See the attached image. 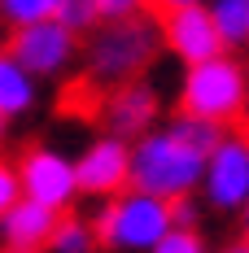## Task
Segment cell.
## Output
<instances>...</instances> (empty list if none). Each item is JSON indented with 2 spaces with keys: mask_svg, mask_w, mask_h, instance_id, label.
Returning a JSON list of instances; mask_svg holds the SVG:
<instances>
[{
  "mask_svg": "<svg viewBox=\"0 0 249 253\" xmlns=\"http://www.w3.org/2000/svg\"><path fill=\"white\" fill-rule=\"evenodd\" d=\"M157 48H162V26L149 13L97 22L83 48V75L92 87H123L153 66Z\"/></svg>",
  "mask_w": 249,
  "mask_h": 253,
  "instance_id": "obj_1",
  "label": "cell"
},
{
  "mask_svg": "<svg viewBox=\"0 0 249 253\" xmlns=\"http://www.w3.org/2000/svg\"><path fill=\"white\" fill-rule=\"evenodd\" d=\"M201 170H205V153L184 144L171 126H153L140 140H131V175L127 188L149 192L162 201H179V197H197Z\"/></svg>",
  "mask_w": 249,
  "mask_h": 253,
  "instance_id": "obj_2",
  "label": "cell"
},
{
  "mask_svg": "<svg viewBox=\"0 0 249 253\" xmlns=\"http://www.w3.org/2000/svg\"><path fill=\"white\" fill-rule=\"evenodd\" d=\"M179 114L205 118L214 126H236L249 114V70L236 52H219L210 61L188 66L179 79Z\"/></svg>",
  "mask_w": 249,
  "mask_h": 253,
  "instance_id": "obj_3",
  "label": "cell"
},
{
  "mask_svg": "<svg viewBox=\"0 0 249 253\" xmlns=\"http://www.w3.org/2000/svg\"><path fill=\"white\" fill-rule=\"evenodd\" d=\"M171 201L149 197V192H136L127 188L118 197L100 205V214L92 218L97 231V245L109 253H149L166 231H171Z\"/></svg>",
  "mask_w": 249,
  "mask_h": 253,
  "instance_id": "obj_4",
  "label": "cell"
},
{
  "mask_svg": "<svg viewBox=\"0 0 249 253\" xmlns=\"http://www.w3.org/2000/svg\"><path fill=\"white\" fill-rule=\"evenodd\" d=\"M201 205L219 214H241L249 201V131H227L214 149L205 153L201 170Z\"/></svg>",
  "mask_w": 249,
  "mask_h": 253,
  "instance_id": "obj_5",
  "label": "cell"
},
{
  "mask_svg": "<svg viewBox=\"0 0 249 253\" xmlns=\"http://www.w3.org/2000/svg\"><path fill=\"white\" fill-rule=\"evenodd\" d=\"M13 166H18V183H22L26 201L49 205L52 214H70V205L79 201V179L70 153L52 149V144H31Z\"/></svg>",
  "mask_w": 249,
  "mask_h": 253,
  "instance_id": "obj_6",
  "label": "cell"
},
{
  "mask_svg": "<svg viewBox=\"0 0 249 253\" xmlns=\"http://www.w3.org/2000/svg\"><path fill=\"white\" fill-rule=\"evenodd\" d=\"M9 57L22 66L26 75L35 79H61L70 66H75L79 57V35L70 31L66 22H31V26H18L13 35H9Z\"/></svg>",
  "mask_w": 249,
  "mask_h": 253,
  "instance_id": "obj_7",
  "label": "cell"
},
{
  "mask_svg": "<svg viewBox=\"0 0 249 253\" xmlns=\"http://www.w3.org/2000/svg\"><path fill=\"white\" fill-rule=\"evenodd\" d=\"M127 175H131V144L118 135H97L88 149L75 157V179L79 197H118L127 192Z\"/></svg>",
  "mask_w": 249,
  "mask_h": 253,
  "instance_id": "obj_8",
  "label": "cell"
},
{
  "mask_svg": "<svg viewBox=\"0 0 249 253\" xmlns=\"http://www.w3.org/2000/svg\"><path fill=\"white\" fill-rule=\"evenodd\" d=\"M157 87L149 79H131L123 87H109V96L100 101V123H105V135H118V140H140L145 131H153L157 123Z\"/></svg>",
  "mask_w": 249,
  "mask_h": 253,
  "instance_id": "obj_9",
  "label": "cell"
},
{
  "mask_svg": "<svg viewBox=\"0 0 249 253\" xmlns=\"http://www.w3.org/2000/svg\"><path fill=\"white\" fill-rule=\"evenodd\" d=\"M162 44L184 61V66H197V61H210V57H219L223 48V40H219V26L210 18V9L205 4H188V9H171V13H162Z\"/></svg>",
  "mask_w": 249,
  "mask_h": 253,
  "instance_id": "obj_10",
  "label": "cell"
},
{
  "mask_svg": "<svg viewBox=\"0 0 249 253\" xmlns=\"http://www.w3.org/2000/svg\"><path fill=\"white\" fill-rule=\"evenodd\" d=\"M57 218H61V214H52L49 205L26 201V197H22L18 205H9L4 218H0V245H4V249H31V253H40L44 245H49Z\"/></svg>",
  "mask_w": 249,
  "mask_h": 253,
  "instance_id": "obj_11",
  "label": "cell"
},
{
  "mask_svg": "<svg viewBox=\"0 0 249 253\" xmlns=\"http://www.w3.org/2000/svg\"><path fill=\"white\" fill-rule=\"evenodd\" d=\"M35 101H40V79L26 75L22 66H18L9 52L0 48V114L13 123V118L31 114V109H35Z\"/></svg>",
  "mask_w": 249,
  "mask_h": 253,
  "instance_id": "obj_12",
  "label": "cell"
},
{
  "mask_svg": "<svg viewBox=\"0 0 249 253\" xmlns=\"http://www.w3.org/2000/svg\"><path fill=\"white\" fill-rule=\"evenodd\" d=\"M205 9H210V18L219 26V40H223L227 52L249 44V0H210Z\"/></svg>",
  "mask_w": 249,
  "mask_h": 253,
  "instance_id": "obj_13",
  "label": "cell"
},
{
  "mask_svg": "<svg viewBox=\"0 0 249 253\" xmlns=\"http://www.w3.org/2000/svg\"><path fill=\"white\" fill-rule=\"evenodd\" d=\"M44 249H49V253H97L100 245H97V231H92L88 218H79V214H61Z\"/></svg>",
  "mask_w": 249,
  "mask_h": 253,
  "instance_id": "obj_14",
  "label": "cell"
},
{
  "mask_svg": "<svg viewBox=\"0 0 249 253\" xmlns=\"http://www.w3.org/2000/svg\"><path fill=\"white\" fill-rule=\"evenodd\" d=\"M171 131L184 140V144H193V149H201V153H210L227 135V126H214V123H205V118H193V114H179V118L171 123Z\"/></svg>",
  "mask_w": 249,
  "mask_h": 253,
  "instance_id": "obj_15",
  "label": "cell"
},
{
  "mask_svg": "<svg viewBox=\"0 0 249 253\" xmlns=\"http://www.w3.org/2000/svg\"><path fill=\"white\" fill-rule=\"evenodd\" d=\"M49 18H57V0H0V22H9L13 31Z\"/></svg>",
  "mask_w": 249,
  "mask_h": 253,
  "instance_id": "obj_16",
  "label": "cell"
},
{
  "mask_svg": "<svg viewBox=\"0 0 249 253\" xmlns=\"http://www.w3.org/2000/svg\"><path fill=\"white\" fill-rule=\"evenodd\" d=\"M57 22H66L75 35L100 22V0H57Z\"/></svg>",
  "mask_w": 249,
  "mask_h": 253,
  "instance_id": "obj_17",
  "label": "cell"
},
{
  "mask_svg": "<svg viewBox=\"0 0 249 253\" xmlns=\"http://www.w3.org/2000/svg\"><path fill=\"white\" fill-rule=\"evenodd\" d=\"M149 253H210V245H205L201 227H171Z\"/></svg>",
  "mask_w": 249,
  "mask_h": 253,
  "instance_id": "obj_18",
  "label": "cell"
},
{
  "mask_svg": "<svg viewBox=\"0 0 249 253\" xmlns=\"http://www.w3.org/2000/svg\"><path fill=\"white\" fill-rule=\"evenodd\" d=\"M18 201H22V183H18V166L0 157V218H4V210H9V205H18Z\"/></svg>",
  "mask_w": 249,
  "mask_h": 253,
  "instance_id": "obj_19",
  "label": "cell"
},
{
  "mask_svg": "<svg viewBox=\"0 0 249 253\" xmlns=\"http://www.w3.org/2000/svg\"><path fill=\"white\" fill-rule=\"evenodd\" d=\"M145 4H153V0H100V22L136 18V13H145Z\"/></svg>",
  "mask_w": 249,
  "mask_h": 253,
  "instance_id": "obj_20",
  "label": "cell"
},
{
  "mask_svg": "<svg viewBox=\"0 0 249 253\" xmlns=\"http://www.w3.org/2000/svg\"><path fill=\"white\" fill-rule=\"evenodd\" d=\"M171 223H175V227H197V223H201L197 197H179V201H171Z\"/></svg>",
  "mask_w": 249,
  "mask_h": 253,
  "instance_id": "obj_21",
  "label": "cell"
},
{
  "mask_svg": "<svg viewBox=\"0 0 249 253\" xmlns=\"http://www.w3.org/2000/svg\"><path fill=\"white\" fill-rule=\"evenodd\" d=\"M162 13H171V9H188V4H205V0H153Z\"/></svg>",
  "mask_w": 249,
  "mask_h": 253,
  "instance_id": "obj_22",
  "label": "cell"
},
{
  "mask_svg": "<svg viewBox=\"0 0 249 253\" xmlns=\"http://www.w3.org/2000/svg\"><path fill=\"white\" fill-rule=\"evenodd\" d=\"M219 253H249V236H245V240H232V245L219 249Z\"/></svg>",
  "mask_w": 249,
  "mask_h": 253,
  "instance_id": "obj_23",
  "label": "cell"
},
{
  "mask_svg": "<svg viewBox=\"0 0 249 253\" xmlns=\"http://www.w3.org/2000/svg\"><path fill=\"white\" fill-rule=\"evenodd\" d=\"M241 223H245V236H249V201H245V210H241Z\"/></svg>",
  "mask_w": 249,
  "mask_h": 253,
  "instance_id": "obj_24",
  "label": "cell"
},
{
  "mask_svg": "<svg viewBox=\"0 0 249 253\" xmlns=\"http://www.w3.org/2000/svg\"><path fill=\"white\" fill-rule=\"evenodd\" d=\"M4 135H9V118L0 114V140H4Z\"/></svg>",
  "mask_w": 249,
  "mask_h": 253,
  "instance_id": "obj_25",
  "label": "cell"
},
{
  "mask_svg": "<svg viewBox=\"0 0 249 253\" xmlns=\"http://www.w3.org/2000/svg\"><path fill=\"white\" fill-rule=\"evenodd\" d=\"M0 253H31V249H0Z\"/></svg>",
  "mask_w": 249,
  "mask_h": 253,
  "instance_id": "obj_26",
  "label": "cell"
},
{
  "mask_svg": "<svg viewBox=\"0 0 249 253\" xmlns=\"http://www.w3.org/2000/svg\"><path fill=\"white\" fill-rule=\"evenodd\" d=\"M0 249H4V245H0Z\"/></svg>",
  "mask_w": 249,
  "mask_h": 253,
  "instance_id": "obj_27",
  "label": "cell"
},
{
  "mask_svg": "<svg viewBox=\"0 0 249 253\" xmlns=\"http://www.w3.org/2000/svg\"><path fill=\"white\" fill-rule=\"evenodd\" d=\"M245 118H249V114H245Z\"/></svg>",
  "mask_w": 249,
  "mask_h": 253,
  "instance_id": "obj_28",
  "label": "cell"
}]
</instances>
